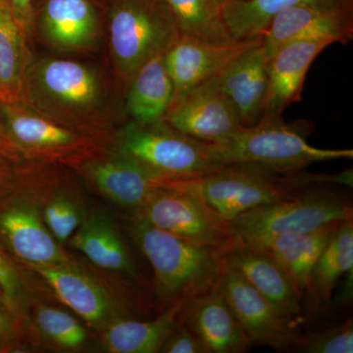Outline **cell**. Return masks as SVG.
Listing matches in <instances>:
<instances>
[{"mask_svg": "<svg viewBox=\"0 0 353 353\" xmlns=\"http://www.w3.org/2000/svg\"><path fill=\"white\" fill-rule=\"evenodd\" d=\"M22 99L50 119L88 136L104 131L117 114L103 72L66 58L31 53Z\"/></svg>", "mask_w": 353, "mask_h": 353, "instance_id": "obj_1", "label": "cell"}, {"mask_svg": "<svg viewBox=\"0 0 353 353\" xmlns=\"http://www.w3.org/2000/svg\"><path fill=\"white\" fill-rule=\"evenodd\" d=\"M352 169L338 174H315L229 164L199 178L163 182L196 194L216 214L230 222L253 209L290 201L323 188L352 187Z\"/></svg>", "mask_w": 353, "mask_h": 353, "instance_id": "obj_2", "label": "cell"}, {"mask_svg": "<svg viewBox=\"0 0 353 353\" xmlns=\"http://www.w3.org/2000/svg\"><path fill=\"white\" fill-rule=\"evenodd\" d=\"M131 236L152 265L155 292L168 308L183 303L217 284L225 263L223 252L183 240L136 215Z\"/></svg>", "mask_w": 353, "mask_h": 353, "instance_id": "obj_3", "label": "cell"}, {"mask_svg": "<svg viewBox=\"0 0 353 353\" xmlns=\"http://www.w3.org/2000/svg\"><path fill=\"white\" fill-rule=\"evenodd\" d=\"M108 48L117 80L126 85L146 62L164 54L181 37L164 0H110Z\"/></svg>", "mask_w": 353, "mask_h": 353, "instance_id": "obj_4", "label": "cell"}, {"mask_svg": "<svg viewBox=\"0 0 353 353\" xmlns=\"http://www.w3.org/2000/svg\"><path fill=\"white\" fill-rule=\"evenodd\" d=\"M221 166L252 164L272 170H303L317 162L352 159V150H325L311 145L301 127L285 124L282 118L261 119L250 127H241L217 143H208Z\"/></svg>", "mask_w": 353, "mask_h": 353, "instance_id": "obj_5", "label": "cell"}, {"mask_svg": "<svg viewBox=\"0 0 353 353\" xmlns=\"http://www.w3.org/2000/svg\"><path fill=\"white\" fill-rule=\"evenodd\" d=\"M114 150L131 158L160 180H189L221 168L208 143L185 136L166 121H130L114 136Z\"/></svg>", "mask_w": 353, "mask_h": 353, "instance_id": "obj_6", "label": "cell"}, {"mask_svg": "<svg viewBox=\"0 0 353 353\" xmlns=\"http://www.w3.org/2000/svg\"><path fill=\"white\" fill-rule=\"evenodd\" d=\"M353 219L350 194L339 185L253 209L230 221L238 243L252 245L285 234L308 233Z\"/></svg>", "mask_w": 353, "mask_h": 353, "instance_id": "obj_7", "label": "cell"}, {"mask_svg": "<svg viewBox=\"0 0 353 353\" xmlns=\"http://www.w3.org/2000/svg\"><path fill=\"white\" fill-rule=\"evenodd\" d=\"M137 215L152 226L199 245L225 252L238 245L230 223L196 194L160 181Z\"/></svg>", "mask_w": 353, "mask_h": 353, "instance_id": "obj_8", "label": "cell"}, {"mask_svg": "<svg viewBox=\"0 0 353 353\" xmlns=\"http://www.w3.org/2000/svg\"><path fill=\"white\" fill-rule=\"evenodd\" d=\"M216 289L229 304L253 345L279 352L296 350L301 340L296 321L283 314L254 288L225 265Z\"/></svg>", "mask_w": 353, "mask_h": 353, "instance_id": "obj_9", "label": "cell"}, {"mask_svg": "<svg viewBox=\"0 0 353 353\" xmlns=\"http://www.w3.org/2000/svg\"><path fill=\"white\" fill-rule=\"evenodd\" d=\"M60 53H88L99 48L103 28L94 0H43L34 3L32 34Z\"/></svg>", "mask_w": 353, "mask_h": 353, "instance_id": "obj_10", "label": "cell"}, {"mask_svg": "<svg viewBox=\"0 0 353 353\" xmlns=\"http://www.w3.org/2000/svg\"><path fill=\"white\" fill-rule=\"evenodd\" d=\"M164 120L176 131L206 143L225 141L243 127L215 77L173 99Z\"/></svg>", "mask_w": 353, "mask_h": 353, "instance_id": "obj_11", "label": "cell"}, {"mask_svg": "<svg viewBox=\"0 0 353 353\" xmlns=\"http://www.w3.org/2000/svg\"><path fill=\"white\" fill-rule=\"evenodd\" d=\"M260 41L261 36L248 41L213 43L181 34L163 55L174 85L173 99L219 75L241 53Z\"/></svg>", "mask_w": 353, "mask_h": 353, "instance_id": "obj_12", "label": "cell"}, {"mask_svg": "<svg viewBox=\"0 0 353 353\" xmlns=\"http://www.w3.org/2000/svg\"><path fill=\"white\" fill-rule=\"evenodd\" d=\"M334 38L299 39L280 46L267 64V88L261 119H277L290 104L301 101L309 68ZM260 119V120H261Z\"/></svg>", "mask_w": 353, "mask_h": 353, "instance_id": "obj_13", "label": "cell"}, {"mask_svg": "<svg viewBox=\"0 0 353 353\" xmlns=\"http://www.w3.org/2000/svg\"><path fill=\"white\" fill-rule=\"evenodd\" d=\"M316 38H334L338 43H350L353 39L350 4L292 7L275 16L261 34L269 58L280 46L290 41Z\"/></svg>", "mask_w": 353, "mask_h": 353, "instance_id": "obj_14", "label": "cell"}, {"mask_svg": "<svg viewBox=\"0 0 353 353\" xmlns=\"http://www.w3.org/2000/svg\"><path fill=\"white\" fill-rule=\"evenodd\" d=\"M2 112L6 152L8 148L41 154L74 152L90 141L88 134L50 119L23 99L2 101Z\"/></svg>", "mask_w": 353, "mask_h": 353, "instance_id": "obj_15", "label": "cell"}, {"mask_svg": "<svg viewBox=\"0 0 353 353\" xmlns=\"http://www.w3.org/2000/svg\"><path fill=\"white\" fill-rule=\"evenodd\" d=\"M178 321L208 353H243L253 345L216 285L183 304Z\"/></svg>", "mask_w": 353, "mask_h": 353, "instance_id": "obj_16", "label": "cell"}, {"mask_svg": "<svg viewBox=\"0 0 353 353\" xmlns=\"http://www.w3.org/2000/svg\"><path fill=\"white\" fill-rule=\"evenodd\" d=\"M226 266L236 272L265 299L292 319L303 317V296L289 276L267 253L238 243L223 253Z\"/></svg>", "mask_w": 353, "mask_h": 353, "instance_id": "obj_17", "label": "cell"}, {"mask_svg": "<svg viewBox=\"0 0 353 353\" xmlns=\"http://www.w3.org/2000/svg\"><path fill=\"white\" fill-rule=\"evenodd\" d=\"M78 167L104 196L136 210L161 181L138 162L115 150L108 154L85 158Z\"/></svg>", "mask_w": 353, "mask_h": 353, "instance_id": "obj_18", "label": "cell"}, {"mask_svg": "<svg viewBox=\"0 0 353 353\" xmlns=\"http://www.w3.org/2000/svg\"><path fill=\"white\" fill-rule=\"evenodd\" d=\"M268 61L261 39L215 77L243 127L253 126L261 119Z\"/></svg>", "mask_w": 353, "mask_h": 353, "instance_id": "obj_19", "label": "cell"}, {"mask_svg": "<svg viewBox=\"0 0 353 353\" xmlns=\"http://www.w3.org/2000/svg\"><path fill=\"white\" fill-rule=\"evenodd\" d=\"M0 236L27 264L62 266L68 262L32 204L16 203L0 210Z\"/></svg>", "mask_w": 353, "mask_h": 353, "instance_id": "obj_20", "label": "cell"}, {"mask_svg": "<svg viewBox=\"0 0 353 353\" xmlns=\"http://www.w3.org/2000/svg\"><path fill=\"white\" fill-rule=\"evenodd\" d=\"M350 270H353V219L338 225L316 261L303 294V311L316 314L330 307L334 288Z\"/></svg>", "mask_w": 353, "mask_h": 353, "instance_id": "obj_21", "label": "cell"}, {"mask_svg": "<svg viewBox=\"0 0 353 353\" xmlns=\"http://www.w3.org/2000/svg\"><path fill=\"white\" fill-rule=\"evenodd\" d=\"M339 224L308 233L280 234L246 245L262 250L275 260L303 297L311 271Z\"/></svg>", "mask_w": 353, "mask_h": 353, "instance_id": "obj_22", "label": "cell"}, {"mask_svg": "<svg viewBox=\"0 0 353 353\" xmlns=\"http://www.w3.org/2000/svg\"><path fill=\"white\" fill-rule=\"evenodd\" d=\"M163 55L146 62L125 85V109L139 124L163 121L173 101L174 85Z\"/></svg>", "mask_w": 353, "mask_h": 353, "instance_id": "obj_23", "label": "cell"}, {"mask_svg": "<svg viewBox=\"0 0 353 353\" xmlns=\"http://www.w3.org/2000/svg\"><path fill=\"white\" fill-rule=\"evenodd\" d=\"M48 283L58 299L85 321L101 325L111 312L110 299L92 279L67 265H30Z\"/></svg>", "mask_w": 353, "mask_h": 353, "instance_id": "obj_24", "label": "cell"}, {"mask_svg": "<svg viewBox=\"0 0 353 353\" xmlns=\"http://www.w3.org/2000/svg\"><path fill=\"white\" fill-rule=\"evenodd\" d=\"M8 0H0V101L22 99L26 70L32 51Z\"/></svg>", "mask_w": 353, "mask_h": 353, "instance_id": "obj_25", "label": "cell"}, {"mask_svg": "<svg viewBox=\"0 0 353 353\" xmlns=\"http://www.w3.org/2000/svg\"><path fill=\"white\" fill-rule=\"evenodd\" d=\"M341 6L350 0H234L220 10L225 31L233 41H248L261 36L278 14L292 7Z\"/></svg>", "mask_w": 353, "mask_h": 353, "instance_id": "obj_26", "label": "cell"}, {"mask_svg": "<svg viewBox=\"0 0 353 353\" xmlns=\"http://www.w3.org/2000/svg\"><path fill=\"white\" fill-rule=\"evenodd\" d=\"M71 245L102 269L139 278L138 269L126 246L112 225L103 218L94 216L83 222L72 238Z\"/></svg>", "mask_w": 353, "mask_h": 353, "instance_id": "obj_27", "label": "cell"}, {"mask_svg": "<svg viewBox=\"0 0 353 353\" xmlns=\"http://www.w3.org/2000/svg\"><path fill=\"white\" fill-rule=\"evenodd\" d=\"M183 303L176 304L152 321L119 320L106 329L103 343L113 353H154L178 324Z\"/></svg>", "mask_w": 353, "mask_h": 353, "instance_id": "obj_28", "label": "cell"}, {"mask_svg": "<svg viewBox=\"0 0 353 353\" xmlns=\"http://www.w3.org/2000/svg\"><path fill=\"white\" fill-rule=\"evenodd\" d=\"M181 34L213 43H232L211 0H164Z\"/></svg>", "mask_w": 353, "mask_h": 353, "instance_id": "obj_29", "label": "cell"}, {"mask_svg": "<svg viewBox=\"0 0 353 353\" xmlns=\"http://www.w3.org/2000/svg\"><path fill=\"white\" fill-rule=\"evenodd\" d=\"M36 321L41 333L61 347H78L87 339L80 323L59 309L41 306L37 311Z\"/></svg>", "mask_w": 353, "mask_h": 353, "instance_id": "obj_30", "label": "cell"}, {"mask_svg": "<svg viewBox=\"0 0 353 353\" xmlns=\"http://www.w3.org/2000/svg\"><path fill=\"white\" fill-rule=\"evenodd\" d=\"M296 350L303 353H352V318L331 328L301 336V343Z\"/></svg>", "mask_w": 353, "mask_h": 353, "instance_id": "obj_31", "label": "cell"}, {"mask_svg": "<svg viewBox=\"0 0 353 353\" xmlns=\"http://www.w3.org/2000/svg\"><path fill=\"white\" fill-rule=\"evenodd\" d=\"M44 222L57 243H64L81 225V216L73 202L55 197L44 209Z\"/></svg>", "mask_w": 353, "mask_h": 353, "instance_id": "obj_32", "label": "cell"}, {"mask_svg": "<svg viewBox=\"0 0 353 353\" xmlns=\"http://www.w3.org/2000/svg\"><path fill=\"white\" fill-rule=\"evenodd\" d=\"M166 353H208L199 339L190 329L179 323L159 348Z\"/></svg>", "mask_w": 353, "mask_h": 353, "instance_id": "obj_33", "label": "cell"}, {"mask_svg": "<svg viewBox=\"0 0 353 353\" xmlns=\"http://www.w3.org/2000/svg\"><path fill=\"white\" fill-rule=\"evenodd\" d=\"M0 292L7 307L15 308L22 299L23 285L20 276L0 252Z\"/></svg>", "mask_w": 353, "mask_h": 353, "instance_id": "obj_34", "label": "cell"}, {"mask_svg": "<svg viewBox=\"0 0 353 353\" xmlns=\"http://www.w3.org/2000/svg\"><path fill=\"white\" fill-rule=\"evenodd\" d=\"M20 23L21 27L31 37L32 34V18H34V2L36 0H8Z\"/></svg>", "mask_w": 353, "mask_h": 353, "instance_id": "obj_35", "label": "cell"}, {"mask_svg": "<svg viewBox=\"0 0 353 353\" xmlns=\"http://www.w3.org/2000/svg\"><path fill=\"white\" fill-rule=\"evenodd\" d=\"M343 283L340 292L334 299H332L330 306L331 307L340 308L350 305L352 303L353 296V270H350L343 276Z\"/></svg>", "mask_w": 353, "mask_h": 353, "instance_id": "obj_36", "label": "cell"}, {"mask_svg": "<svg viewBox=\"0 0 353 353\" xmlns=\"http://www.w3.org/2000/svg\"><path fill=\"white\" fill-rule=\"evenodd\" d=\"M2 309H3V307L0 306V338L6 336V334L8 333L9 330H10V323H9L8 318L4 314Z\"/></svg>", "mask_w": 353, "mask_h": 353, "instance_id": "obj_37", "label": "cell"}, {"mask_svg": "<svg viewBox=\"0 0 353 353\" xmlns=\"http://www.w3.org/2000/svg\"><path fill=\"white\" fill-rule=\"evenodd\" d=\"M0 150H1V152H6V139H4L3 128V112H2L1 101H0Z\"/></svg>", "mask_w": 353, "mask_h": 353, "instance_id": "obj_38", "label": "cell"}, {"mask_svg": "<svg viewBox=\"0 0 353 353\" xmlns=\"http://www.w3.org/2000/svg\"><path fill=\"white\" fill-rule=\"evenodd\" d=\"M4 154H6V152L0 150V185L3 182L6 176L7 168L6 161H4Z\"/></svg>", "mask_w": 353, "mask_h": 353, "instance_id": "obj_39", "label": "cell"}, {"mask_svg": "<svg viewBox=\"0 0 353 353\" xmlns=\"http://www.w3.org/2000/svg\"><path fill=\"white\" fill-rule=\"evenodd\" d=\"M234 0H211V2H212L213 6L216 7V8L218 9V10H220L223 8V7L226 6L227 4L231 3V2H233Z\"/></svg>", "mask_w": 353, "mask_h": 353, "instance_id": "obj_40", "label": "cell"}, {"mask_svg": "<svg viewBox=\"0 0 353 353\" xmlns=\"http://www.w3.org/2000/svg\"><path fill=\"white\" fill-rule=\"evenodd\" d=\"M0 306H2V307H6V306H7L6 301H4L3 296H2L1 292H0Z\"/></svg>", "mask_w": 353, "mask_h": 353, "instance_id": "obj_41", "label": "cell"}]
</instances>
